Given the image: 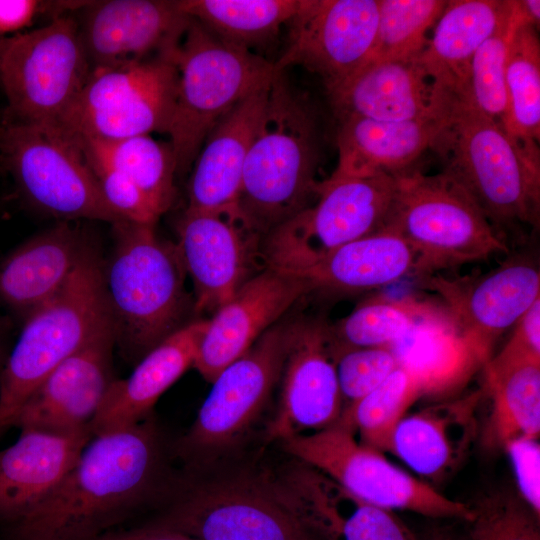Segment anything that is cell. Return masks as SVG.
Returning a JSON list of instances; mask_svg holds the SVG:
<instances>
[{
  "instance_id": "1",
  "label": "cell",
  "mask_w": 540,
  "mask_h": 540,
  "mask_svg": "<svg viewBox=\"0 0 540 540\" xmlns=\"http://www.w3.org/2000/svg\"><path fill=\"white\" fill-rule=\"evenodd\" d=\"M164 442L149 416L93 435L58 486L13 524L14 540H92L170 498Z\"/></svg>"
},
{
  "instance_id": "2",
  "label": "cell",
  "mask_w": 540,
  "mask_h": 540,
  "mask_svg": "<svg viewBox=\"0 0 540 540\" xmlns=\"http://www.w3.org/2000/svg\"><path fill=\"white\" fill-rule=\"evenodd\" d=\"M277 71L244 165L237 206L264 238L312 205L318 185L321 130L309 101Z\"/></svg>"
},
{
  "instance_id": "3",
  "label": "cell",
  "mask_w": 540,
  "mask_h": 540,
  "mask_svg": "<svg viewBox=\"0 0 540 540\" xmlns=\"http://www.w3.org/2000/svg\"><path fill=\"white\" fill-rule=\"evenodd\" d=\"M442 171L475 201L496 226L539 227L540 150L461 104L443 108L430 145Z\"/></svg>"
},
{
  "instance_id": "4",
  "label": "cell",
  "mask_w": 540,
  "mask_h": 540,
  "mask_svg": "<svg viewBox=\"0 0 540 540\" xmlns=\"http://www.w3.org/2000/svg\"><path fill=\"white\" fill-rule=\"evenodd\" d=\"M113 247L102 275L115 347L137 363L181 328L188 306L187 276L176 245L155 225H112Z\"/></svg>"
},
{
  "instance_id": "5",
  "label": "cell",
  "mask_w": 540,
  "mask_h": 540,
  "mask_svg": "<svg viewBox=\"0 0 540 540\" xmlns=\"http://www.w3.org/2000/svg\"><path fill=\"white\" fill-rule=\"evenodd\" d=\"M144 524L195 540H324L287 474L180 480L158 515Z\"/></svg>"
},
{
  "instance_id": "6",
  "label": "cell",
  "mask_w": 540,
  "mask_h": 540,
  "mask_svg": "<svg viewBox=\"0 0 540 540\" xmlns=\"http://www.w3.org/2000/svg\"><path fill=\"white\" fill-rule=\"evenodd\" d=\"M102 267L90 242L65 286L24 320L0 376V436L44 378L110 322Z\"/></svg>"
},
{
  "instance_id": "7",
  "label": "cell",
  "mask_w": 540,
  "mask_h": 540,
  "mask_svg": "<svg viewBox=\"0 0 540 540\" xmlns=\"http://www.w3.org/2000/svg\"><path fill=\"white\" fill-rule=\"evenodd\" d=\"M178 71L168 131L177 174L192 167L218 120L239 101L267 86L277 70L253 51L229 44L192 20L173 53Z\"/></svg>"
},
{
  "instance_id": "8",
  "label": "cell",
  "mask_w": 540,
  "mask_h": 540,
  "mask_svg": "<svg viewBox=\"0 0 540 540\" xmlns=\"http://www.w3.org/2000/svg\"><path fill=\"white\" fill-rule=\"evenodd\" d=\"M384 229L403 238L417 256L415 275L487 260L508 248L471 196L443 172L411 169L395 176Z\"/></svg>"
},
{
  "instance_id": "9",
  "label": "cell",
  "mask_w": 540,
  "mask_h": 540,
  "mask_svg": "<svg viewBox=\"0 0 540 540\" xmlns=\"http://www.w3.org/2000/svg\"><path fill=\"white\" fill-rule=\"evenodd\" d=\"M396 187L389 174L330 176L320 182L311 206L263 238L265 266L298 273L329 252L383 230Z\"/></svg>"
},
{
  "instance_id": "10",
  "label": "cell",
  "mask_w": 540,
  "mask_h": 540,
  "mask_svg": "<svg viewBox=\"0 0 540 540\" xmlns=\"http://www.w3.org/2000/svg\"><path fill=\"white\" fill-rule=\"evenodd\" d=\"M0 153L24 198L41 212L64 220L125 221L106 202L77 141L59 126L5 123Z\"/></svg>"
},
{
  "instance_id": "11",
  "label": "cell",
  "mask_w": 540,
  "mask_h": 540,
  "mask_svg": "<svg viewBox=\"0 0 540 540\" xmlns=\"http://www.w3.org/2000/svg\"><path fill=\"white\" fill-rule=\"evenodd\" d=\"M173 53L92 70L57 126L75 139L168 134L178 84Z\"/></svg>"
},
{
  "instance_id": "12",
  "label": "cell",
  "mask_w": 540,
  "mask_h": 540,
  "mask_svg": "<svg viewBox=\"0 0 540 540\" xmlns=\"http://www.w3.org/2000/svg\"><path fill=\"white\" fill-rule=\"evenodd\" d=\"M282 446L298 462L373 505L432 518L467 522L473 518L471 506L445 496L430 483L392 464L381 451L359 442L355 433L339 422L289 437Z\"/></svg>"
},
{
  "instance_id": "13",
  "label": "cell",
  "mask_w": 540,
  "mask_h": 540,
  "mask_svg": "<svg viewBox=\"0 0 540 540\" xmlns=\"http://www.w3.org/2000/svg\"><path fill=\"white\" fill-rule=\"evenodd\" d=\"M91 71L78 22L70 14L12 36L0 61L12 120L57 125Z\"/></svg>"
},
{
  "instance_id": "14",
  "label": "cell",
  "mask_w": 540,
  "mask_h": 540,
  "mask_svg": "<svg viewBox=\"0 0 540 540\" xmlns=\"http://www.w3.org/2000/svg\"><path fill=\"white\" fill-rule=\"evenodd\" d=\"M293 322L276 323L212 382L176 455L189 466L237 443L253 426L281 378Z\"/></svg>"
},
{
  "instance_id": "15",
  "label": "cell",
  "mask_w": 540,
  "mask_h": 540,
  "mask_svg": "<svg viewBox=\"0 0 540 540\" xmlns=\"http://www.w3.org/2000/svg\"><path fill=\"white\" fill-rule=\"evenodd\" d=\"M288 26L287 46L275 69L302 66L328 89L372 57L378 0H302Z\"/></svg>"
},
{
  "instance_id": "16",
  "label": "cell",
  "mask_w": 540,
  "mask_h": 540,
  "mask_svg": "<svg viewBox=\"0 0 540 540\" xmlns=\"http://www.w3.org/2000/svg\"><path fill=\"white\" fill-rule=\"evenodd\" d=\"M262 240L239 209L185 210L175 245L193 284L196 311H216L252 277Z\"/></svg>"
},
{
  "instance_id": "17",
  "label": "cell",
  "mask_w": 540,
  "mask_h": 540,
  "mask_svg": "<svg viewBox=\"0 0 540 540\" xmlns=\"http://www.w3.org/2000/svg\"><path fill=\"white\" fill-rule=\"evenodd\" d=\"M421 284L440 296L457 328L485 363L497 339L540 298L539 268L520 255L479 276L432 274L422 277Z\"/></svg>"
},
{
  "instance_id": "18",
  "label": "cell",
  "mask_w": 540,
  "mask_h": 540,
  "mask_svg": "<svg viewBox=\"0 0 540 540\" xmlns=\"http://www.w3.org/2000/svg\"><path fill=\"white\" fill-rule=\"evenodd\" d=\"M281 378L278 408L267 431L269 439L282 442L338 422L343 398L327 323L316 319L293 322Z\"/></svg>"
},
{
  "instance_id": "19",
  "label": "cell",
  "mask_w": 540,
  "mask_h": 540,
  "mask_svg": "<svg viewBox=\"0 0 540 540\" xmlns=\"http://www.w3.org/2000/svg\"><path fill=\"white\" fill-rule=\"evenodd\" d=\"M114 348L110 320L85 346L44 378L17 412L11 427L60 434L90 429L115 379Z\"/></svg>"
},
{
  "instance_id": "20",
  "label": "cell",
  "mask_w": 540,
  "mask_h": 540,
  "mask_svg": "<svg viewBox=\"0 0 540 540\" xmlns=\"http://www.w3.org/2000/svg\"><path fill=\"white\" fill-rule=\"evenodd\" d=\"M78 23L91 69L146 60L173 51L191 18L176 1H89Z\"/></svg>"
},
{
  "instance_id": "21",
  "label": "cell",
  "mask_w": 540,
  "mask_h": 540,
  "mask_svg": "<svg viewBox=\"0 0 540 540\" xmlns=\"http://www.w3.org/2000/svg\"><path fill=\"white\" fill-rule=\"evenodd\" d=\"M310 292L309 284L296 274L269 267L254 274L207 319L193 367L212 383Z\"/></svg>"
},
{
  "instance_id": "22",
  "label": "cell",
  "mask_w": 540,
  "mask_h": 540,
  "mask_svg": "<svg viewBox=\"0 0 540 540\" xmlns=\"http://www.w3.org/2000/svg\"><path fill=\"white\" fill-rule=\"evenodd\" d=\"M326 90L336 119L408 121L440 117L433 83L419 57L372 56Z\"/></svg>"
},
{
  "instance_id": "23",
  "label": "cell",
  "mask_w": 540,
  "mask_h": 540,
  "mask_svg": "<svg viewBox=\"0 0 540 540\" xmlns=\"http://www.w3.org/2000/svg\"><path fill=\"white\" fill-rule=\"evenodd\" d=\"M482 395L477 390L405 415L395 427L387 451L425 482L447 478L463 463L477 438Z\"/></svg>"
},
{
  "instance_id": "24",
  "label": "cell",
  "mask_w": 540,
  "mask_h": 540,
  "mask_svg": "<svg viewBox=\"0 0 540 540\" xmlns=\"http://www.w3.org/2000/svg\"><path fill=\"white\" fill-rule=\"evenodd\" d=\"M271 82L239 101L210 130L192 165L186 209H238L245 161Z\"/></svg>"
},
{
  "instance_id": "25",
  "label": "cell",
  "mask_w": 540,
  "mask_h": 540,
  "mask_svg": "<svg viewBox=\"0 0 540 540\" xmlns=\"http://www.w3.org/2000/svg\"><path fill=\"white\" fill-rule=\"evenodd\" d=\"M89 244L66 221L20 244L0 261V304L24 322L65 286Z\"/></svg>"
},
{
  "instance_id": "26",
  "label": "cell",
  "mask_w": 540,
  "mask_h": 540,
  "mask_svg": "<svg viewBox=\"0 0 540 540\" xmlns=\"http://www.w3.org/2000/svg\"><path fill=\"white\" fill-rule=\"evenodd\" d=\"M92 437L90 429L67 434L20 431L15 443L0 451V520L14 524L33 511Z\"/></svg>"
},
{
  "instance_id": "27",
  "label": "cell",
  "mask_w": 540,
  "mask_h": 540,
  "mask_svg": "<svg viewBox=\"0 0 540 540\" xmlns=\"http://www.w3.org/2000/svg\"><path fill=\"white\" fill-rule=\"evenodd\" d=\"M207 320L184 324L137 363L124 379H114L90 424L93 435L132 426L151 415L160 396L190 367Z\"/></svg>"
},
{
  "instance_id": "28",
  "label": "cell",
  "mask_w": 540,
  "mask_h": 540,
  "mask_svg": "<svg viewBox=\"0 0 540 540\" xmlns=\"http://www.w3.org/2000/svg\"><path fill=\"white\" fill-rule=\"evenodd\" d=\"M515 0H449L419 60L439 109L458 100L471 59L511 16Z\"/></svg>"
},
{
  "instance_id": "29",
  "label": "cell",
  "mask_w": 540,
  "mask_h": 540,
  "mask_svg": "<svg viewBox=\"0 0 540 540\" xmlns=\"http://www.w3.org/2000/svg\"><path fill=\"white\" fill-rule=\"evenodd\" d=\"M388 347L397 365L416 381L422 396H452L485 365L443 305Z\"/></svg>"
},
{
  "instance_id": "30",
  "label": "cell",
  "mask_w": 540,
  "mask_h": 540,
  "mask_svg": "<svg viewBox=\"0 0 540 540\" xmlns=\"http://www.w3.org/2000/svg\"><path fill=\"white\" fill-rule=\"evenodd\" d=\"M440 118V117H439ZM439 118L379 121L337 119L338 163L332 177L398 176L430 148Z\"/></svg>"
},
{
  "instance_id": "31",
  "label": "cell",
  "mask_w": 540,
  "mask_h": 540,
  "mask_svg": "<svg viewBox=\"0 0 540 540\" xmlns=\"http://www.w3.org/2000/svg\"><path fill=\"white\" fill-rule=\"evenodd\" d=\"M287 475L324 540H419L394 511L356 497L305 464Z\"/></svg>"
},
{
  "instance_id": "32",
  "label": "cell",
  "mask_w": 540,
  "mask_h": 540,
  "mask_svg": "<svg viewBox=\"0 0 540 540\" xmlns=\"http://www.w3.org/2000/svg\"><path fill=\"white\" fill-rule=\"evenodd\" d=\"M416 264L417 256L408 243L383 229L329 252L294 274L309 284L311 292L357 293L415 275Z\"/></svg>"
},
{
  "instance_id": "33",
  "label": "cell",
  "mask_w": 540,
  "mask_h": 540,
  "mask_svg": "<svg viewBox=\"0 0 540 540\" xmlns=\"http://www.w3.org/2000/svg\"><path fill=\"white\" fill-rule=\"evenodd\" d=\"M491 409L484 430L490 448L540 434V359L502 349L485 363Z\"/></svg>"
},
{
  "instance_id": "34",
  "label": "cell",
  "mask_w": 540,
  "mask_h": 540,
  "mask_svg": "<svg viewBox=\"0 0 540 540\" xmlns=\"http://www.w3.org/2000/svg\"><path fill=\"white\" fill-rule=\"evenodd\" d=\"M75 140L87 160L107 165L130 178L161 215L172 206L177 170L169 142L157 141L151 135Z\"/></svg>"
},
{
  "instance_id": "35",
  "label": "cell",
  "mask_w": 540,
  "mask_h": 540,
  "mask_svg": "<svg viewBox=\"0 0 540 540\" xmlns=\"http://www.w3.org/2000/svg\"><path fill=\"white\" fill-rule=\"evenodd\" d=\"M179 10L219 39L252 51L276 36L302 0H178Z\"/></svg>"
},
{
  "instance_id": "36",
  "label": "cell",
  "mask_w": 540,
  "mask_h": 540,
  "mask_svg": "<svg viewBox=\"0 0 540 540\" xmlns=\"http://www.w3.org/2000/svg\"><path fill=\"white\" fill-rule=\"evenodd\" d=\"M517 9L518 19L510 40L506 63L507 115L504 129L522 144L539 147V29L524 21L518 5Z\"/></svg>"
},
{
  "instance_id": "37",
  "label": "cell",
  "mask_w": 540,
  "mask_h": 540,
  "mask_svg": "<svg viewBox=\"0 0 540 540\" xmlns=\"http://www.w3.org/2000/svg\"><path fill=\"white\" fill-rule=\"evenodd\" d=\"M441 306L412 296L375 295L328 325L329 337L336 355L351 348L389 346Z\"/></svg>"
},
{
  "instance_id": "38",
  "label": "cell",
  "mask_w": 540,
  "mask_h": 540,
  "mask_svg": "<svg viewBox=\"0 0 540 540\" xmlns=\"http://www.w3.org/2000/svg\"><path fill=\"white\" fill-rule=\"evenodd\" d=\"M420 397L416 381L398 366L378 387L347 405L338 422L357 431L364 445L384 452L395 427Z\"/></svg>"
},
{
  "instance_id": "39",
  "label": "cell",
  "mask_w": 540,
  "mask_h": 540,
  "mask_svg": "<svg viewBox=\"0 0 540 540\" xmlns=\"http://www.w3.org/2000/svg\"><path fill=\"white\" fill-rule=\"evenodd\" d=\"M517 19L515 1L511 16L473 55L458 100L454 102L482 114L503 128L507 115L506 63Z\"/></svg>"
},
{
  "instance_id": "40",
  "label": "cell",
  "mask_w": 540,
  "mask_h": 540,
  "mask_svg": "<svg viewBox=\"0 0 540 540\" xmlns=\"http://www.w3.org/2000/svg\"><path fill=\"white\" fill-rule=\"evenodd\" d=\"M446 0H378V26L372 56L415 58L447 5Z\"/></svg>"
},
{
  "instance_id": "41",
  "label": "cell",
  "mask_w": 540,
  "mask_h": 540,
  "mask_svg": "<svg viewBox=\"0 0 540 540\" xmlns=\"http://www.w3.org/2000/svg\"><path fill=\"white\" fill-rule=\"evenodd\" d=\"M472 510L470 540H540L539 518L519 497L493 493Z\"/></svg>"
},
{
  "instance_id": "42",
  "label": "cell",
  "mask_w": 540,
  "mask_h": 540,
  "mask_svg": "<svg viewBox=\"0 0 540 540\" xmlns=\"http://www.w3.org/2000/svg\"><path fill=\"white\" fill-rule=\"evenodd\" d=\"M396 358L388 346L351 348L336 355V372L347 405L378 387L396 368Z\"/></svg>"
},
{
  "instance_id": "43",
  "label": "cell",
  "mask_w": 540,
  "mask_h": 540,
  "mask_svg": "<svg viewBox=\"0 0 540 540\" xmlns=\"http://www.w3.org/2000/svg\"><path fill=\"white\" fill-rule=\"evenodd\" d=\"M87 162L106 202L123 220L156 225L161 214L130 178L107 165L89 160Z\"/></svg>"
},
{
  "instance_id": "44",
  "label": "cell",
  "mask_w": 540,
  "mask_h": 540,
  "mask_svg": "<svg viewBox=\"0 0 540 540\" xmlns=\"http://www.w3.org/2000/svg\"><path fill=\"white\" fill-rule=\"evenodd\" d=\"M507 453L515 476L519 498L540 518L539 438L521 437L508 442Z\"/></svg>"
},
{
  "instance_id": "45",
  "label": "cell",
  "mask_w": 540,
  "mask_h": 540,
  "mask_svg": "<svg viewBox=\"0 0 540 540\" xmlns=\"http://www.w3.org/2000/svg\"><path fill=\"white\" fill-rule=\"evenodd\" d=\"M89 1L0 0V37L6 38L30 27L40 17L79 12Z\"/></svg>"
},
{
  "instance_id": "46",
  "label": "cell",
  "mask_w": 540,
  "mask_h": 540,
  "mask_svg": "<svg viewBox=\"0 0 540 540\" xmlns=\"http://www.w3.org/2000/svg\"><path fill=\"white\" fill-rule=\"evenodd\" d=\"M503 349L540 359V298L516 322Z\"/></svg>"
},
{
  "instance_id": "47",
  "label": "cell",
  "mask_w": 540,
  "mask_h": 540,
  "mask_svg": "<svg viewBox=\"0 0 540 540\" xmlns=\"http://www.w3.org/2000/svg\"><path fill=\"white\" fill-rule=\"evenodd\" d=\"M92 540H195L167 528L142 524L132 529H117Z\"/></svg>"
},
{
  "instance_id": "48",
  "label": "cell",
  "mask_w": 540,
  "mask_h": 540,
  "mask_svg": "<svg viewBox=\"0 0 540 540\" xmlns=\"http://www.w3.org/2000/svg\"><path fill=\"white\" fill-rule=\"evenodd\" d=\"M519 11L527 23L539 29L540 24V1L539 0H517Z\"/></svg>"
},
{
  "instance_id": "49",
  "label": "cell",
  "mask_w": 540,
  "mask_h": 540,
  "mask_svg": "<svg viewBox=\"0 0 540 540\" xmlns=\"http://www.w3.org/2000/svg\"><path fill=\"white\" fill-rule=\"evenodd\" d=\"M11 38L12 37H6V38H2L0 37V61L2 59V56L5 52V50L7 49L10 41H11Z\"/></svg>"
},
{
  "instance_id": "50",
  "label": "cell",
  "mask_w": 540,
  "mask_h": 540,
  "mask_svg": "<svg viewBox=\"0 0 540 540\" xmlns=\"http://www.w3.org/2000/svg\"><path fill=\"white\" fill-rule=\"evenodd\" d=\"M431 540H455V539L449 536L448 534L438 533V534H435Z\"/></svg>"
},
{
  "instance_id": "51",
  "label": "cell",
  "mask_w": 540,
  "mask_h": 540,
  "mask_svg": "<svg viewBox=\"0 0 540 540\" xmlns=\"http://www.w3.org/2000/svg\"><path fill=\"white\" fill-rule=\"evenodd\" d=\"M1 329H2V326H1V321H0V376H1V372L4 366V362H5L3 360V355H2Z\"/></svg>"
}]
</instances>
